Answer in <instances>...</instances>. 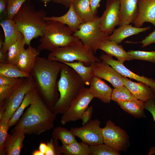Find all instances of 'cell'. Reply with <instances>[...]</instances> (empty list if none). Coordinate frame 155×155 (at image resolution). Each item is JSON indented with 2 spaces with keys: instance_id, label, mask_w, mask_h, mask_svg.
<instances>
[{
  "instance_id": "obj_1",
  "label": "cell",
  "mask_w": 155,
  "mask_h": 155,
  "mask_svg": "<svg viewBox=\"0 0 155 155\" xmlns=\"http://www.w3.org/2000/svg\"><path fill=\"white\" fill-rule=\"evenodd\" d=\"M55 115L42 100L35 88L33 100L11 130L12 133L39 135L54 126Z\"/></svg>"
},
{
  "instance_id": "obj_2",
  "label": "cell",
  "mask_w": 155,
  "mask_h": 155,
  "mask_svg": "<svg viewBox=\"0 0 155 155\" xmlns=\"http://www.w3.org/2000/svg\"><path fill=\"white\" fill-rule=\"evenodd\" d=\"M63 63L38 56L30 75L38 88L50 105L52 111L58 99L57 80Z\"/></svg>"
},
{
  "instance_id": "obj_3",
  "label": "cell",
  "mask_w": 155,
  "mask_h": 155,
  "mask_svg": "<svg viewBox=\"0 0 155 155\" xmlns=\"http://www.w3.org/2000/svg\"><path fill=\"white\" fill-rule=\"evenodd\" d=\"M47 13L44 9L37 10L28 0L13 17L12 19L23 35L26 45H30L33 39L43 35L46 25L44 18Z\"/></svg>"
},
{
  "instance_id": "obj_4",
  "label": "cell",
  "mask_w": 155,
  "mask_h": 155,
  "mask_svg": "<svg viewBox=\"0 0 155 155\" xmlns=\"http://www.w3.org/2000/svg\"><path fill=\"white\" fill-rule=\"evenodd\" d=\"M60 73L57 82L60 96L52 111L55 115L64 113L85 85L78 73L65 64L63 63Z\"/></svg>"
},
{
  "instance_id": "obj_5",
  "label": "cell",
  "mask_w": 155,
  "mask_h": 155,
  "mask_svg": "<svg viewBox=\"0 0 155 155\" xmlns=\"http://www.w3.org/2000/svg\"><path fill=\"white\" fill-rule=\"evenodd\" d=\"M46 21V26L37 48L40 52L44 50L51 52L80 40L73 36V32L67 26L57 21Z\"/></svg>"
},
{
  "instance_id": "obj_6",
  "label": "cell",
  "mask_w": 155,
  "mask_h": 155,
  "mask_svg": "<svg viewBox=\"0 0 155 155\" xmlns=\"http://www.w3.org/2000/svg\"><path fill=\"white\" fill-rule=\"evenodd\" d=\"M94 53L93 50L80 40L69 45L56 49L51 52L48 58L62 63L80 61L89 66L94 63L102 61Z\"/></svg>"
},
{
  "instance_id": "obj_7",
  "label": "cell",
  "mask_w": 155,
  "mask_h": 155,
  "mask_svg": "<svg viewBox=\"0 0 155 155\" xmlns=\"http://www.w3.org/2000/svg\"><path fill=\"white\" fill-rule=\"evenodd\" d=\"M100 17L94 20L84 22L78 30L73 34L85 45L90 48L95 53L100 45L107 39L109 36L103 32L100 28Z\"/></svg>"
},
{
  "instance_id": "obj_8",
  "label": "cell",
  "mask_w": 155,
  "mask_h": 155,
  "mask_svg": "<svg viewBox=\"0 0 155 155\" xmlns=\"http://www.w3.org/2000/svg\"><path fill=\"white\" fill-rule=\"evenodd\" d=\"M34 88H36V84L32 76L23 79L6 100L3 107L0 108L5 111L1 119L9 121L22 103L26 93Z\"/></svg>"
},
{
  "instance_id": "obj_9",
  "label": "cell",
  "mask_w": 155,
  "mask_h": 155,
  "mask_svg": "<svg viewBox=\"0 0 155 155\" xmlns=\"http://www.w3.org/2000/svg\"><path fill=\"white\" fill-rule=\"evenodd\" d=\"M101 130L103 143L118 152L126 149L129 140L125 131L115 125L111 120L106 122Z\"/></svg>"
},
{
  "instance_id": "obj_10",
  "label": "cell",
  "mask_w": 155,
  "mask_h": 155,
  "mask_svg": "<svg viewBox=\"0 0 155 155\" xmlns=\"http://www.w3.org/2000/svg\"><path fill=\"white\" fill-rule=\"evenodd\" d=\"M94 98L89 89L83 88L75 99L63 114L61 123L65 125L70 121H75L81 119L82 115Z\"/></svg>"
},
{
  "instance_id": "obj_11",
  "label": "cell",
  "mask_w": 155,
  "mask_h": 155,
  "mask_svg": "<svg viewBox=\"0 0 155 155\" xmlns=\"http://www.w3.org/2000/svg\"><path fill=\"white\" fill-rule=\"evenodd\" d=\"M101 122L98 119H90L80 127H72L70 130L75 137L89 146L103 143L100 127Z\"/></svg>"
},
{
  "instance_id": "obj_12",
  "label": "cell",
  "mask_w": 155,
  "mask_h": 155,
  "mask_svg": "<svg viewBox=\"0 0 155 155\" xmlns=\"http://www.w3.org/2000/svg\"><path fill=\"white\" fill-rule=\"evenodd\" d=\"M120 0H106V9L100 17L101 30L109 36L120 22Z\"/></svg>"
},
{
  "instance_id": "obj_13",
  "label": "cell",
  "mask_w": 155,
  "mask_h": 155,
  "mask_svg": "<svg viewBox=\"0 0 155 155\" xmlns=\"http://www.w3.org/2000/svg\"><path fill=\"white\" fill-rule=\"evenodd\" d=\"M102 61L110 65L122 75L144 83L155 91V80L144 76H140L131 71L118 60L114 59L113 56L106 54L102 53L100 56Z\"/></svg>"
},
{
  "instance_id": "obj_14",
  "label": "cell",
  "mask_w": 155,
  "mask_h": 155,
  "mask_svg": "<svg viewBox=\"0 0 155 155\" xmlns=\"http://www.w3.org/2000/svg\"><path fill=\"white\" fill-rule=\"evenodd\" d=\"M94 75L110 83L114 88L124 85L123 76L116 71L110 65L102 61L92 64Z\"/></svg>"
},
{
  "instance_id": "obj_15",
  "label": "cell",
  "mask_w": 155,
  "mask_h": 155,
  "mask_svg": "<svg viewBox=\"0 0 155 155\" xmlns=\"http://www.w3.org/2000/svg\"><path fill=\"white\" fill-rule=\"evenodd\" d=\"M138 13L133 23L134 26L141 28L146 22L155 27V0H138Z\"/></svg>"
},
{
  "instance_id": "obj_16",
  "label": "cell",
  "mask_w": 155,
  "mask_h": 155,
  "mask_svg": "<svg viewBox=\"0 0 155 155\" xmlns=\"http://www.w3.org/2000/svg\"><path fill=\"white\" fill-rule=\"evenodd\" d=\"M124 85L137 99L146 102L155 98V91L146 84L140 82H136L123 76Z\"/></svg>"
},
{
  "instance_id": "obj_17",
  "label": "cell",
  "mask_w": 155,
  "mask_h": 155,
  "mask_svg": "<svg viewBox=\"0 0 155 155\" xmlns=\"http://www.w3.org/2000/svg\"><path fill=\"white\" fill-rule=\"evenodd\" d=\"M0 25L3 30L5 40L1 51L4 54L7 53L10 46L15 43L22 34L12 19L6 18L1 21Z\"/></svg>"
},
{
  "instance_id": "obj_18",
  "label": "cell",
  "mask_w": 155,
  "mask_h": 155,
  "mask_svg": "<svg viewBox=\"0 0 155 155\" xmlns=\"http://www.w3.org/2000/svg\"><path fill=\"white\" fill-rule=\"evenodd\" d=\"M90 86V92L94 98H98L104 103L110 102L113 89L102 79L94 75L91 79Z\"/></svg>"
},
{
  "instance_id": "obj_19",
  "label": "cell",
  "mask_w": 155,
  "mask_h": 155,
  "mask_svg": "<svg viewBox=\"0 0 155 155\" xmlns=\"http://www.w3.org/2000/svg\"><path fill=\"white\" fill-rule=\"evenodd\" d=\"M119 26L133 23L138 13V0H120Z\"/></svg>"
},
{
  "instance_id": "obj_20",
  "label": "cell",
  "mask_w": 155,
  "mask_h": 155,
  "mask_svg": "<svg viewBox=\"0 0 155 155\" xmlns=\"http://www.w3.org/2000/svg\"><path fill=\"white\" fill-rule=\"evenodd\" d=\"M39 53L37 49L29 45L21 53L16 65L21 71L30 74Z\"/></svg>"
},
{
  "instance_id": "obj_21",
  "label": "cell",
  "mask_w": 155,
  "mask_h": 155,
  "mask_svg": "<svg viewBox=\"0 0 155 155\" xmlns=\"http://www.w3.org/2000/svg\"><path fill=\"white\" fill-rule=\"evenodd\" d=\"M151 27L148 26L143 28H138L131 24L121 26L115 29L112 33L109 36L107 39L119 44L127 37L149 30Z\"/></svg>"
},
{
  "instance_id": "obj_22",
  "label": "cell",
  "mask_w": 155,
  "mask_h": 155,
  "mask_svg": "<svg viewBox=\"0 0 155 155\" xmlns=\"http://www.w3.org/2000/svg\"><path fill=\"white\" fill-rule=\"evenodd\" d=\"M44 19L46 20H54L61 22L69 27L74 33L78 30L80 25L84 22L76 13L73 2L68 10L65 14L60 16H46Z\"/></svg>"
},
{
  "instance_id": "obj_23",
  "label": "cell",
  "mask_w": 155,
  "mask_h": 155,
  "mask_svg": "<svg viewBox=\"0 0 155 155\" xmlns=\"http://www.w3.org/2000/svg\"><path fill=\"white\" fill-rule=\"evenodd\" d=\"M98 49L104 51L106 54L115 57L119 61L123 63L127 61L133 60L132 57L123 49L122 45L106 39L99 46Z\"/></svg>"
},
{
  "instance_id": "obj_24",
  "label": "cell",
  "mask_w": 155,
  "mask_h": 155,
  "mask_svg": "<svg viewBox=\"0 0 155 155\" xmlns=\"http://www.w3.org/2000/svg\"><path fill=\"white\" fill-rule=\"evenodd\" d=\"M25 133L21 132L16 133L9 134L8 139L4 148L5 154L19 155L23 147V142Z\"/></svg>"
},
{
  "instance_id": "obj_25",
  "label": "cell",
  "mask_w": 155,
  "mask_h": 155,
  "mask_svg": "<svg viewBox=\"0 0 155 155\" xmlns=\"http://www.w3.org/2000/svg\"><path fill=\"white\" fill-rule=\"evenodd\" d=\"M145 102L137 99L117 102V104L124 111L135 117H146L144 110Z\"/></svg>"
},
{
  "instance_id": "obj_26",
  "label": "cell",
  "mask_w": 155,
  "mask_h": 155,
  "mask_svg": "<svg viewBox=\"0 0 155 155\" xmlns=\"http://www.w3.org/2000/svg\"><path fill=\"white\" fill-rule=\"evenodd\" d=\"M73 3L76 13L84 22L94 20L98 17L92 13L89 0H74Z\"/></svg>"
},
{
  "instance_id": "obj_27",
  "label": "cell",
  "mask_w": 155,
  "mask_h": 155,
  "mask_svg": "<svg viewBox=\"0 0 155 155\" xmlns=\"http://www.w3.org/2000/svg\"><path fill=\"white\" fill-rule=\"evenodd\" d=\"M61 154L65 155H90L89 145L82 142L77 141L67 145H63L59 148Z\"/></svg>"
},
{
  "instance_id": "obj_28",
  "label": "cell",
  "mask_w": 155,
  "mask_h": 155,
  "mask_svg": "<svg viewBox=\"0 0 155 155\" xmlns=\"http://www.w3.org/2000/svg\"><path fill=\"white\" fill-rule=\"evenodd\" d=\"M73 69L80 75L85 85L90 86L91 79L94 75L93 67L92 65L86 66L81 61L64 62Z\"/></svg>"
},
{
  "instance_id": "obj_29",
  "label": "cell",
  "mask_w": 155,
  "mask_h": 155,
  "mask_svg": "<svg viewBox=\"0 0 155 155\" xmlns=\"http://www.w3.org/2000/svg\"><path fill=\"white\" fill-rule=\"evenodd\" d=\"M26 44L22 34L17 40L9 48L7 53V63L16 65L20 56Z\"/></svg>"
},
{
  "instance_id": "obj_30",
  "label": "cell",
  "mask_w": 155,
  "mask_h": 155,
  "mask_svg": "<svg viewBox=\"0 0 155 155\" xmlns=\"http://www.w3.org/2000/svg\"><path fill=\"white\" fill-rule=\"evenodd\" d=\"M36 88L31 89L26 94L24 99L13 115L9 120V127L16 124L23 114L24 110L31 103L34 99Z\"/></svg>"
},
{
  "instance_id": "obj_31",
  "label": "cell",
  "mask_w": 155,
  "mask_h": 155,
  "mask_svg": "<svg viewBox=\"0 0 155 155\" xmlns=\"http://www.w3.org/2000/svg\"><path fill=\"white\" fill-rule=\"evenodd\" d=\"M0 75L13 78H26L31 76L20 70L16 65L9 63H0Z\"/></svg>"
},
{
  "instance_id": "obj_32",
  "label": "cell",
  "mask_w": 155,
  "mask_h": 155,
  "mask_svg": "<svg viewBox=\"0 0 155 155\" xmlns=\"http://www.w3.org/2000/svg\"><path fill=\"white\" fill-rule=\"evenodd\" d=\"M52 137L61 141L63 145H67L76 141L75 136L70 130L58 126L55 128L52 133Z\"/></svg>"
},
{
  "instance_id": "obj_33",
  "label": "cell",
  "mask_w": 155,
  "mask_h": 155,
  "mask_svg": "<svg viewBox=\"0 0 155 155\" xmlns=\"http://www.w3.org/2000/svg\"><path fill=\"white\" fill-rule=\"evenodd\" d=\"M136 99L124 85L113 89L111 100L118 102Z\"/></svg>"
},
{
  "instance_id": "obj_34",
  "label": "cell",
  "mask_w": 155,
  "mask_h": 155,
  "mask_svg": "<svg viewBox=\"0 0 155 155\" xmlns=\"http://www.w3.org/2000/svg\"><path fill=\"white\" fill-rule=\"evenodd\" d=\"M90 155H119V152L103 143L95 145L89 146Z\"/></svg>"
},
{
  "instance_id": "obj_35",
  "label": "cell",
  "mask_w": 155,
  "mask_h": 155,
  "mask_svg": "<svg viewBox=\"0 0 155 155\" xmlns=\"http://www.w3.org/2000/svg\"><path fill=\"white\" fill-rule=\"evenodd\" d=\"M127 53L133 59L142 60L155 63V51L130 50L127 51Z\"/></svg>"
},
{
  "instance_id": "obj_36",
  "label": "cell",
  "mask_w": 155,
  "mask_h": 155,
  "mask_svg": "<svg viewBox=\"0 0 155 155\" xmlns=\"http://www.w3.org/2000/svg\"><path fill=\"white\" fill-rule=\"evenodd\" d=\"M0 154L4 155V148L8 136V130L10 127L9 121L0 120Z\"/></svg>"
},
{
  "instance_id": "obj_37",
  "label": "cell",
  "mask_w": 155,
  "mask_h": 155,
  "mask_svg": "<svg viewBox=\"0 0 155 155\" xmlns=\"http://www.w3.org/2000/svg\"><path fill=\"white\" fill-rule=\"evenodd\" d=\"M7 18L12 19L22 5L28 0H7Z\"/></svg>"
},
{
  "instance_id": "obj_38",
  "label": "cell",
  "mask_w": 155,
  "mask_h": 155,
  "mask_svg": "<svg viewBox=\"0 0 155 155\" xmlns=\"http://www.w3.org/2000/svg\"><path fill=\"white\" fill-rule=\"evenodd\" d=\"M21 83L15 85H0V108L3 107L6 100Z\"/></svg>"
},
{
  "instance_id": "obj_39",
  "label": "cell",
  "mask_w": 155,
  "mask_h": 155,
  "mask_svg": "<svg viewBox=\"0 0 155 155\" xmlns=\"http://www.w3.org/2000/svg\"><path fill=\"white\" fill-rule=\"evenodd\" d=\"M57 140L52 137L47 142V149L45 155H60V146L58 145Z\"/></svg>"
},
{
  "instance_id": "obj_40",
  "label": "cell",
  "mask_w": 155,
  "mask_h": 155,
  "mask_svg": "<svg viewBox=\"0 0 155 155\" xmlns=\"http://www.w3.org/2000/svg\"><path fill=\"white\" fill-rule=\"evenodd\" d=\"M23 78H13L0 75V85H12L20 84Z\"/></svg>"
},
{
  "instance_id": "obj_41",
  "label": "cell",
  "mask_w": 155,
  "mask_h": 155,
  "mask_svg": "<svg viewBox=\"0 0 155 155\" xmlns=\"http://www.w3.org/2000/svg\"><path fill=\"white\" fill-rule=\"evenodd\" d=\"M7 0H0V21L7 18Z\"/></svg>"
},
{
  "instance_id": "obj_42",
  "label": "cell",
  "mask_w": 155,
  "mask_h": 155,
  "mask_svg": "<svg viewBox=\"0 0 155 155\" xmlns=\"http://www.w3.org/2000/svg\"><path fill=\"white\" fill-rule=\"evenodd\" d=\"M93 108L92 106L88 107L82 114L81 119L82 121V125L88 122L91 118Z\"/></svg>"
},
{
  "instance_id": "obj_43",
  "label": "cell",
  "mask_w": 155,
  "mask_h": 155,
  "mask_svg": "<svg viewBox=\"0 0 155 155\" xmlns=\"http://www.w3.org/2000/svg\"><path fill=\"white\" fill-rule=\"evenodd\" d=\"M140 42L142 44V47H145L152 44H155V30Z\"/></svg>"
},
{
  "instance_id": "obj_44",
  "label": "cell",
  "mask_w": 155,
  "mask_h": 155,
  "mask_svg": "<svg viewBox=\"0 0 155 155\" xmlns=\"http://www.w3.org/2000/svg\"><path fill=\"white\" fill-rule=\"evenodd\" d=\"M145 109L151 113L155 122V98L150 99L145 102Z\"/></svg>"
},
{
  "instance_id": "obj_45",
  "label": "cell",
  "mask_w": 155,
  "mask_h": 155,
  "mask_svg": "<svg viewBox=\"0 0 155 155\" xmlns=\"http://www.w3.org/2000/svg\"><path fill=\"white\" fill-rule=\"evenodd\" d=\"M101 0H89L90 3L92 12L96 15L98 12V9L100 6Z\"/></svg>"
},
{
  "instance_id": "obj_46",
  "label": "cell",
  "mask_w": 155,
  "mask_h": 155,
  "mask_svg": "<svg viewBox=\"0 0 155 155\" xmlns=\"http://www.w3.org/2000/svg\"><path fill=\"white\" fill-rule=\"evenodd\" d=\"M74 0H53V1L55 3L60 4L63 5L65 7L69 8L71 3Z\"/></svg>"
},
{
  "instance_id": "obj_47",
  "label": "cell",
  "mask_w": 155,
  "mask_h": 155,
  "mask_svg": "<svg viewBox=\"0 0 155 155\" xmlns=\"http://www.w3.org/2000/svg\"><path fill=\"white\" fill-rule=\"evenodd\" d=\"M47 149V144L41 142L39 147V150L45 155Z\"/></svg>"
},
{
  "instance_id": "obj_48",
  "label": "cell",
  "mask_w": 155,
  "mask_h": 155,
  "mask_svg": "<svg viewBox=\"0 0 155 155\" xmlns=\"http://www.w3.org/2000/svg\"><path fill=\"white\" fill-rule=\"evenodd\" d=\"M0 63H7V53L4 54L0 51Z\"/></svg>"
},
{
  "instance_id": "obj_49",
  "label": "cell",
  "mask_w": 155,
  "mask_h": 155,
  "mask_svg": "<svg viewBox=\"0 0 155 155\" xmlns=\"http://www.w3.org/2000/svg\"><path fill=\"white\" fill-rule=\"evenodd\" d=\"M32 155H44L39 150H36L33 152L32 153Z\"/></svg>"
},
{
  "instance_id": "obj_50",
  "label": "cell",
  "mask_w": 155,
  "mask_h": 155,
  "mask_svg": "<svg viewBox=\"0 0 155 155\" xmlns=\"http://www.w3.org/2000/svg\"><path fill=\"white\" fill-rule=\"evenodd\" d=\"M42 0L43 1L44 3H46L47 2L51 0Z\"/></svg>"
}]
</instances>
